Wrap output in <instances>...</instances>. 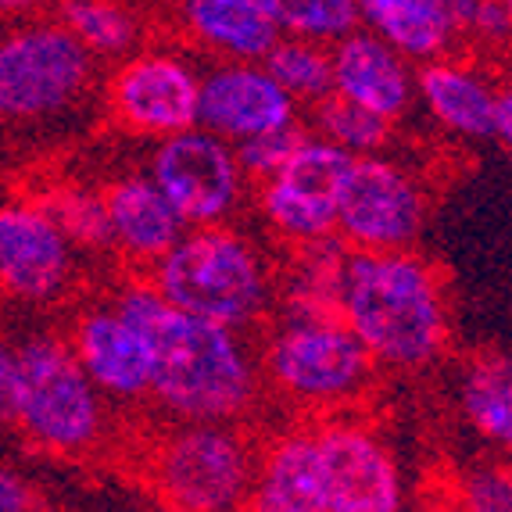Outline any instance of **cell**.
<instances>
[{"instance_id":"6da1fadb","label":"cell","mask_w":512,"mask_h":512,"mask_svg":"<svg viewBox=\"0 0 512 512\" xmlns=\"http://www.w3.org/2000/svg\"><path fill=\"white\" fill-rule=\"evenodd\" d=\"M115 305L144 333L151 398L176 423H237L258 398V369L240 330L169 305L151 280L122 287Z\"/></svg>"},{"instance_id":"7a4b0ae2","label":"cell","mask_w":512,"mask_h":512,"mask_svg":"<svg viewBox=\"0 0 512 512\" xmlns=\"http://www.w3.org/2000/svg\"><path fill=\"white\" fill-rule=\"evenodd\" d=\"M341 319L376 366L416 373L448 344V301L434 265L405 251H348Z\"/></svg>"},{"instance_id":"3957f363","label":"cell","mask_w":512,"mask_h":512,"mask_svg":"<svg viewBox=\"0 0 512 512\" xmlns=\"http://www.w3.org/2000/svg\"><path fill=\"white\" fill-rule=\"evenodd\" d=\"M154 291L190 316L248 330L276 301V273L255 240L240 230L190 226L151 265Z\"/></svg>"},{"instance_id":"277c9868","label":"cell","mask_w":512,"mask_h":512,"mask_svg":"<svg viewBox=\"0 0 512 512\" xmlns=\"http://www.w3.org/2000/svg\"><path fill=\"white\" fill-rule=\"evenodd\" d=\"M15 355V427L22 430V437L40 452L65 459L94 452L108 427V398L79 366L69 337L33 333L15 344Z\"/></svg>"},{"instance_id":"5b68a950","label":"cell","mask_w":512,"mask_h":512,"mask_svg":"<svg viewBox=\"0 0 512 512\" xmlns=\"http://www.w3.org/2000/svg\"><path fill=\"white\" fill-rule=\"evenodd\" d=\"M258 452L233 423H176L147 459L158 502L183 512H230L251 502Z\"/></svg>"},{"instance_id":"8992f818","label":"cell","mask_w":512,"mask_h":512,"mask_svg":"<svg viewBox=\"0 0 512 512\" xmlns=\"http://www.w3.org/2000/svg\"><path fill=\"white\" fill-rule=\"evenodd\" d=\"M373 355L341 316H287L265 341L262 373L287 402L337 409L355 402L373 380Z\"/></svg>"},{"instance_id":"52a82bcc","label":"cell","mask_w":512,"mask_h":512,"mask_svg":"<svg viewBox=\"0 0 512 512\" xmlns=\"http://www.w3.org/2000/svg\"><path fill=\"white\" fill-rule=\"evenodd\" d=\"M94 76V54L58 18L15 22L0 33V119L40 122L69 111Z\"/></svg>"},{"instance_id":"ba28073f","label":"cell","mask_w":512,"mask_h":512,"mask_svg":"<svg viewBox=\"0 0 512 512\" xmlns=\"http://www.w3.org/2000/svg\"><path fill=\"white\" fill-rule=\"evenodd\" d=\"M430 219L427 183L398 158L359 154L351 158L337 197V240L348 251L416 248Z\"/></svg>"},{"instance_id":"9c48e42d","label":"cell","mask_w":512,"mask_h":512,"mask_svg":"<svg viewBox=\"0 0 512 512\" xmlns=\"http://www.w3.org/2000/svg\"><path fill=\"white\" fill-rule=\"evenodd\" d=\"M147 172L187 226L230 222L244 205V190H248L237 147L205 126H187L158 140Z\"/></svg>"},{"instance_id":"30bf717a","label":"cell","mask_w":512,"mask_h":512,"mask_svg":"<svg viewBox=\"0 0 512 512\" xmlns=\"http://www.w3.org/2000/svg\"><path fill=\"white\" fill-rule=\"evenodd\" d=\"M348 165V151L305 129L287 165L258 183V212L265 226L294 248L337 237V197Z\"/></svg>"},{"instance_id":"8fae6325","label":"cell","mask_w":512,"mask_h":512,"mask_svg":"<svg viewBox=\"0 0 512 512\" xmlns=\"http://www.w3.org/2000/svg\"><path fill=\"white\" fill-rule=\"evenodd\" d=\"M323 512H398L405 505L402 466L384 437L355 419L312 427Z\"/></svg>"},{"instance_id":"7c38bea8","label":"cell","mask_w":512,"mask_h":512,"mask_svg":"<svg viewBox=\"0 0 512 512\" xmlns=\"http://www.w3.org/2000/svg\"><path fill=\"white\" fill-rule=\"evenodd\" d=\"M72 240L40 201L0 205V294L22 305H51L76 280Z\"/></svg>"},{"instance_id":"4fadbf2b","label":"cell","mask_w":512,"mask_h":512,"mask_svg":"<svg viewBox=\"0 0 512 512\" xmlns=\"http://www.w3.org/2000/svg\"><path fill=\"white\" fill-rule=\"evenodd\" d=\"M111 115L137 137H172L197 126L201 72L172 51H140L119 65L108 86Z\"/></svg>"},{"instance_id":"5bb4252c","label":"cell","mask_w":512,"mask_h":512,"mask_svg":"<svg viewBox=\"0 0 512 512\" xmlns=\"http://www.w3.org/2000/svg\"><path fill=\"white\" fill-rule=\"evenodd\" d=\"M298 108L301 104L265 72L262 61H219L215 69L201 72L197 126L212 129L230 144L291 126L298 122Z\"/></svg>"},{"instance_id":"9a60e30c","label":"cell","mask_w":512,"mask_h":512,"mask_svg":"<svg viewBox=\"0 0 512 512\" xmlns=\"http://www.w3.org/2000/svg\"><path fill=\"white\" fill-rule=\"evenodd\" d=\"M69 344L94 387L111 402L151 398V355L144 333L115 301L90 305L72 319Z\"/></svg>"},{"instance_id":"2e32d148","label":"cell","mask_w":512,"mask_h":512,"mask_svg":"<svg viewBox=\"0 0 512 512\" xmlns=\"http://www.w3.org/2000/svg\"><path fill=\"white\" fill-rule=\"evenodd\" d=\"M333 94L348 97L362 108L384 115L387 122L409 119L416 108V69L402 51L359 26L355 33L330 43Z\"/></svg>"},{"instance_id":"e0dca14e","label":"cell","mask_w":512,"mask_h":512,"mask_svg":"<svg viewBox=\"0 0 512 512\" xmlns=\"http://www.w3.org/2000/svg\"><path fill=\"white\" fill-rule=\"evenodd\" d=\"M480 0H359L362 26L402 51L412 65L452 54L470 40Z\"/></svg>"},{"instance_id":"ac0fdd59","label":"cell","mask_w":512,"mask_h":512,"mask_svg":"<svg viewBox=\"0 0 512 512\" xmlns=\"http://www.w3.org/2000/svg\"><path fill=\"white\" fill-rule=\"evenodd\" d=\"M101 194L108 208L111 251H119L133 265L151 269L190 230L165 190L151 180V172H126L111 180Z\"/></svg>"},{"instance_id":"d6986e66","label":"cell","mask_w":512,"mask_h":512,"mask_svg":"<svg viewBox=\"0 0 512 512\" xmlns=\"http://www.w3.org/2000/svg\"><path fill=\"white\" fill-rule=\"evenodd\" d=\"M416 104L441 133L455 140L495 137L498 83L470 61L452 54L423 61L416 69Z\"/></svg>"},{"instance_id":"ffe728a7","label":"cell","mask_w":512,"mask_h":512,"mask_svg":"<svg viewBox=\"0 0 512 512\" xmlns=\"http://www.w3.org/2000/svg\"><path fill=\"white\" fill-rule=\"evenodd\" d=\"M183 29L219 61H262L280 40L265 0H183Z\"/></svg>"},{"instance_id":"44dd1931","label":"cell","mask_w":512,"mask_h":512,"mask_svg":"<svg viewBox=\"0 0 512 512\" xmlns=\"http://www.w3.org/2000/svg\"><path fill=\"white\" fill-rule=\"evenodd\" d=\"M248 505L262 512H323L312 427L287 430L258 455Z\"/></svg>"},{"instance_id":"7402d4cb","label":"cell","mask_w":512,"mask_h":512,"mask_svg":"<svg viewBox=\"0 0 512 512\" xmlns=\"http://www.w3.org/2000/svg\"><path fill=\"white\" fill-rule=\"evenodd\" d=\"M459 409L470 430L498 452L512 455V355L495 351L466 366L459 380Z\"/></svg>"},{"instance_id":"603a6c76","label":"cell","mask_w":512,"mask_h":512,"mask_svg":"<svg viewBox=\"0 0 512 512\" xmlns=\"http://www.w3.org/2000/svg\"><path fill=\"white\" fill-rule=\"evenodd\" d=\"M344 258H348V248L337 237L298 248V258H294L283 283L276 287L283 312L294 319L341 316Z\"/></svg>"},{"instance_id":"cb8c5ba5","label":"cell","mask_w":512,"mask_h":512,"mask_svg":"<svg viewBox=\"0 0 512 512\" xmlns=\"http://www.w3.org/2000/svg\"><path fill=\"white\" fill-rule=\"evenodd\" d=\"M265 72L287 90L298 104L323 101L333 90V58L330 43L305 40V36H283L265 51Z\"/></svg>"},{"instance_id":"d4e9b609","label":"cell","mask_w":512,"mask_h":512,"mask_svg":"<svg viewBox=\"0 0 512 512\" xmlns=\"http://www.w3.org/2000/svg\"><path fill=\"white\" fill-rule=\"evenodd\" d=\"M312 133L359 158V154H380L391 144L394 122L330 90L323 101L312 104Z\"/></svg>"},{"instance_id":"484cf974","label":"cell","mask_w":512,"mask_h":512,"mask_svg":"<svg viewBox=\"0 0 512 512\" xmlns=\"http://www.w3.org/2000/svg\"><path fill=\"white\" fill-rule=\"evenodd\" d=\"M58 22L83 43L86 51L115 58L137 43V18L122 0H61Z\"/></svg>"},{"instance_id":"4316f807","label":"cell","mask_w":512,"mask_h":512,"mask_svg":"<svg viewBox=\"0 0 512 512\" xmlns=\"http://www.w3.org/2000/svg\"><path fill=\"white\" fill-rule=\"evenodd\" d=\"M51 219L61 226V233L72 240L76 251H111V226H108V208H104L101 190H86L76 183H61L51 187L47 194L36 197Z\"/></svg>"},{"instance_id":"83f0119b","label":"cell","mask_w":512,"mask_h":512,"mask_svg":"<svg viewBox=\"0 0 512 512\" xmlns=\"http://www.w3.org/2000/svg\"><path fill=\"white\" fill-rule=\"evenodd\" d=\"M283 36L337 43L362 26L359 0H265Z\"/></svg>"},{"instance_id":"f1b7e54d","label":"cell","mask_w":512,"mask_h":512,"mask_svg":"<svg viewBox=\"0 0 512 512\" xmlns=\"http://www.w3.org/2000/svg\"><path fill=\"white\" fill-rule=\"evenodd\" d=\"M301 137H305V129H301L298 122H291V126L265 129V133H258V137H248V140H240V144H233L237 147L244 176H248V180H258V183L276 176V172L287 165V158L294 154V147L301 144Z\"/></svg>"},{"instance_id":"f546056e","label":"cell","mask_w":512,"mask_h":512,"mask_svg":"<svg viewBox=\"0 0 512 512\" xmlns=\"http://www.w3.org/2000/svg\"><path fill=\"white\" fill-rule=\"evenodd\" d=\"M459 505L473 512H512V470L509 466H477L462 477Z\"/></svg>"},{"instance_id":"4dcf8cb0","label":"cell","mask_w":512,"mask_h":512,"mask_svg":"<svg viewBox=\"0 0 512 512\" xmlns=\"http://www.w3.org/2000/svg\"><path fill=\"white\" fill-rule=\"evenodd\" d=\"M40 509V491L26 473H18L15 466L0 462V512H29Z\"/></svg>"},{"instance_id":"1f68e13d","label":"cell","mask_w":512,"mask_h":512,"mask_svg":"<svg viewBox=\"0 0 512 512\" xmlns=\"http://www.w3.org/2000/svg\"><path fill=\"white\" fill-rule=\"evenodd\" d=\"M15 391H18L15 344L0 341V427H15Z\"/></svg>"},{"instance_id":"d6a6232c","label":"cell","mask_w":512,"mask_h":512,"mask_svg":"<svg viewBox=\"0 0 512 512\" xmlns=\"http://www.w3.org/2000/svg\"><path fill=\"white\" fill-rule=\"evenodd\" d=\"M512 154V83L498 86V111H495V137Z\"/></svg>"},{"instance_id":"836d02e7","label":"cell","mask_w":512,"mask_h":512,"mask_svg":"<svg viewBox=\"0 0 512 512\" xmlns=\"http://www.w3.org/2000/svg\"><path fill=\"white\" fill-rule=\"evenodd\" d=\"M36 4H43V0H0V26H4V22H15V18H22V15H29Z\"/></svg>"},{"instance_id":"e575fe53","label":"cell","mask_w":512,"mask_h":512,"mask_svg":"<svg viewBox=\"0 0 512 512\" xmlns=\"http://www.w3.org/2000/svg\"><path fill=\"white\" fill-rule=\"evenodd\" d=\"M498 4H502L505 26H509V40H512V0H498Z\"/></svg>"},{"instance_id":"d590c367","label":"cell","mask_w":512,"mask_h":512,"mask_svg":"<svg viewBox=\"0 0 512 512\" xmlns=\"http://www.w3.org/2000/svg\"><path fill=\"white\" fill-rule=\"evenodd\" d=\"M509 470H512V462H509Z\"/></svg>"}]
</instances>
